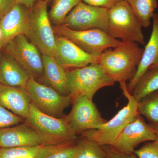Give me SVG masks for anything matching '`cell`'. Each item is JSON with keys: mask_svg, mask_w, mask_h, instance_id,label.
Here are the masks:
<instances>
[{"mask_svg": "<svg viewBox=\"0 0 158 158\" xmlns=\"http://www.w3.org/2000/svg\"><path fill=\"white\" fill-rule=\"evenodd\" d=\"M63 142L40 134L25 122L0 130V148L35 147L57 145Z\"/></svg>", "mask_w": 158, "mask_h": 158, "instance_id": "obj_10", "label": "cell"}, {"mask_svg": "<svg viewBox=\"0 0 158 158\" xmlns=\"http://www.w3.org/2000/svg\"><path fill=\"white\" fill-rule=\"evenodd\" d=\"M121 0H81L88 5L110 9Z\"/></svg>", "mask_w": 158, "mask_h": 158, "instance_id": "obj_30", "label": "cell"}, {"mask_svg": "<svg viewBox=\"0 0 158 158\" xmlns=\"http://www.w3.org/2000/svg\"><path fill=\"white\" fill-rule=\"evenodd\" d=\"M15 158H36L35 156L31 155H26L21 156Z\"/></svg>", "mask_w": 158, "mask_h": 158, "instance_id": "obj_35", "label": "cell"}, {"mask_svg": "<svg viewBox=\"0 0 158 158\" xmlns=\"http://www.w3.org/2000/svg\"><path fill=\"white\" fill-rule=\"evenodd\" d=\"M158 67V62L157 63H156V64H155L152 66L151 67H150L149 69L151 68H155V67Z\"/></svg>", "mask_w": 158, "mask_h": 158, "instance_id": "obj_36", "label": "cell"}, {"mask_svg": "<svg viewBox=\"0 0 158 158\" xmlns=\"http://www.w3.org/2000/svg\"><path fill=\"white\" fill-rule=\"evenodd\" d=\"M1 48H0V51H1ZM0 56H1V54H0Z\"/></svg>", "mask_w": 158, "mask_h": 158, "instance_id": "obj_38", "label": "cell"}, {"mask_svg": "<svg viewBox=\"0 0 158 158\" xmlns=\"http://www.w3.org/2000/svg\"><path fill=\"white\" fill-rule=\"evenodd\" d=\"M26 89L35 107L52 117L62 118L64 110L72 103L69 95H62L50 86L41 84L31 77Z\"/></svg>", "mask_w": 158, "mask_h": 158, "instance_id": "obj_7", "label": "cell"}, {"mask_svg": "<svg viewBox=\"0 0 158 158\" xmlns=\"http://www.w3.org/2000/svg\"><path fill=\"white\" fill-rule=\"evenodd\" d=\"M31 99L23 88L0 84V105L25 120L29 116Z\"/></svg>", "mask_w": 158, "mask_h": 158, "instance_id": "obj_17", "label": "cell"}, {"mask_svg": "<svg viewBox=\"0 0 158 158\" xmlns=\"http://www.w3.org/2000/svg\"><path fill=\"white\" fill-rule=\"evenodd\" d=\"M25 123L40 134L63 142L75 141L77 135L64 117L57 118L41 113L31 102Z\"/></svg>", "mask_w": 158, "mask_h": 158, "instance_id": "obj_9", "label": "cell"}, {"mask_svg": "<svg viewBox=\"0 0 158 158\" xmlns=\"http://www.w3.org/2000/svg\"><path fill=\"white\" fill-rule=\"evenodd\" d=\"M99 57L86 52L65 37L56 36L54 57L64 68H81L98 63Z\"/></svg>", "mask_w": 158, "mask_h": 158, "instance_id": "obj_14", "label": "cell"}, {"mask_svg": "<svg viewBox=\"0 0 158 158\" xmlns=\"http://www.w3.org/2000/svg\"><path fill=\"white\" fill-rule=\"evenodd\" d=\"M81 0H54L48 12L49 18L54 26L62 24L65 18Z\"/></svg>", "mask_w": 158, "mask_h": 158, "instance_id": "obj_23", "label": "cell"}, {"mask_svg": "<svg viewBox=\"0 0 158 158\" xmlns=\"http://www.w3.org/2000/svg\"><path fill=\"white\" fill-rule=\"evenodd\" d=\"M119 84L123 94L127 99V105L98 128L83 132L81 134L82 138L94 141L100 146H113L123 129L139 115L138 102L128 91L126 82Z\"/></svg>", "mask_w": 158, "mask_h": 158, "instance_id": "obj_2", "label": "cell"}, {"mask_svg": "<svg viewBox=\"0 0 158 158\" xmlns=\"http://www.w3.org/2000/svg\"><path fill=\"white\" fill-rule=\"evenodd\" d=\"M70 113L64 118L77 135L85 131L98 129L107 120L102 117L91 99L79 97L74 101Z\"/></svg>", "mask_w": 158, "mask_h": 158, "instance_id": "obj_12", "label": "cell"}, {"mask_svg": "<svg viewBox=\"0 0 158 158\" xmlns=\"http://www.w3.org/2000/svg\"><path fill=\"white\" fill-rule=\"evenodd\" d=\"M134 154L138 158H158V140L146 143Z\"/></svg>", "mask_w": 158, "mask_h": 158, "instance_id": "obj_28", "label": "cell"}, {"mask_svg": "<svg viewBox=\"0 0 158 158\" xmlns=\"http://www.w3.org/2000/svg\"><path fill=\"white\" fill-rule=\"evenodd\" d=\"M43 1H45V2H49L52 1V0H43Z\"/></svg>", "mask_w": 158, "mask_h": 158, "instance_id": "obj_37", "label": "cell"}, {"mask_svg": "<svg viewBox=\"0 0 158 158\" xmlns=\"http://www.w3.org/2000/svg\"><path fill=\"white\" fill-rule=\"evenodd\" d=\"M6 52L38 81L43 78L44 66L40 51L27 37L21 35L15 37L5 46Z\"/></svg>", "mask_w": 158, "mask_h": 158, "instance_id": "obj_8", "label": "cell"}, {"mask_svg": "<svg viewBox=\"0 0 158 158\" xmlns=\"http://www.w3.org/2000/svg\"><path fill=\"white\" fill-rule=\"evenodd\" d=\"M3 35L2 31L0 29V48H2V47Z\"/></svg>", "mask_w": 158, "mask_h": 158, "instance_id": "obj_34", "label": "cell"}, {"mask_svg": "<svg viewBox=\"0 0 158 158\" xmlns=\"http://www.w3.org/2000/svg\"><path fill=\"white\" fill-rule=\"evenodd\" d=\"M109 9L81 1L67 15L61 25L77 31L98 29L107 32Z\"/></svg>", "mask_w": 158, "mask_h": 158, "instance_id": "obj_11", "label": "cell"}, {"mask_svg": "<svg viewBox=\"0 0 158 158\" xmlns=\"http://www.w3.org/2000/svg\"><path fill=\"white\" fill-rule=\"evenodd\" d=\"M42 146L0 148V158H15L26 155L33 156L36 158Z\"/></svg>", "mask_w": 158, "mask_h": 158, "instance_id": "obj_26", "label": "cell"}, {"mask_svg": "<svg viewBox=\"0 0 158 158\" xmlns=\"http://www.w3.org/2000/svg\"><path fill=\"white\" fill-rule=\"evenodd\" d=\"M53 28L55 34L69 40L86 52L97 56L116 47L121 42L100 29L77 31L62 25L54 26Z\"/></svg>", "mask_w": 158, "mask_h": 158, "instance_id": "obj_6", "label": "cell"}, {"mask_svg": "<svg viewBox=\"0 0 158 158\" xmlns=\"http://www.w3.org/2000/svg\"><path fill=\"white\" fill-rule=\"evenodd\" d=\"M144 28H148L158 7L157 0H125Z\"/></svg>", "mask_w": 158, "mask_h": 158, "instance_id": "obj_21", "label": "cell"}, {"mask_svg": "<svg viewBox=\"0 0 158 158\" xmlns=\"http://www.w3.org/2000/svg\"><path fill=\"white\" fill-rule=\"evenodd\" d=\"M152 19V30L150 37L145 46L135 73L127 85L128 91L131 94L139 79L150 67L158 62V14L155 13Z\"/></svg>", "mask_w": 158, "mask_h": 158, "instance_id": "obj_16", "label": "cell"}, {"mask_svg": "<svg viewBox=\"0 0 158 158\" xmlns=\"http://www.w3.org/2000/svg\"><path fill=\"white\" fill-rule=\"evenodd\" d=\"M48 2L37 0L30 9V27L27 37L42 55L54 56L56 36L48 11Z\"/></svg>", "mask_w": 158, "mask_h": 158, "instance_id": "obj_5", "label": "cell"}, {"mask_svg": "<svg viewBox=\"0 0 158 158\" xmlns=\"http://www.w3.org/2000/svg\"><path fill=\"white\" fill-rule=\"evenodd\" d=\"M106 158H138L134 154L124 153L110 145H102Z\"/></svg>", "mask_w": 158, "mask_h": 158, "instance_id": "obj_29", "label": "cell"}, {"mask_svg": "<svg viewBox=\"0 0 158 158\" xmlns=\"http://www.w3.org/2000/svg\"><path fill=\"white\" fill-rule=\"evenodd\" d=\"M37 1V0H15V2L22 4L29 9H31Z\"/></svg>", "mask_w": 158, "mask_h": 158, "instance_id": "obj_32", "label": "cell"}, {"mask_svg": "<svg viewBox=\"0 0 158 158\" xmlns=\"http://www.w3.org/2000/svg\"><path fill=\"white\" fill-rule=\"evenodd\" d=\"M30 75L12 57L0 56V84L26 89Z\"/></svg>", "mask_w": 158, "mask_h": 158, "instance_id": "obj_18", "label": "cell"}, {"mask_svg": "<svg viewBox=\"0 0 158 158\" xmlns=\"http://www.w3.org/2000/svg\"><path fill=\"white\" fill-rule=\"evenodd\" d=\"M158 91V67L149 69L137 82L132 93L137 102Z\"/></svg>", "mask_w": 158, "mask_h": 158, "instance_id": "obj_20", "label": "cell"}, {"mask_svg": "<svg viewBox=\"0 0 158 158\" xmlns=\"http://www.w3.org/2000/svg\"><path fill=\"white\" fill-rule=\"evenodd\" d=\"M107 33L121 41L145 45L142 26L125 0H121L109 9Z\"/></svg>", "mask_w": 158, "mask_h": 158, "instance_id": "obj_4", "label": "cell"}, {"mask_svg": "<svg viewBox=\"0 0 158 158\" xmlns=\"http://www.w3.org/2000/svg\"><path fill=\"white\" fill-rule=\"evenodd\" d=\"M77 145L75 158H106L101 146L94 141L83 138Z\"/></svg>", "mask_w": 158, "mask_h": 158, "instance_id": "obj_25", "label": "cell"}, {"mask_svg": "<svg viewBox=\"0 0 158 158\" xmlns=\"http://www.w3.org/2000/svg\"><path fill=\"white\" fill-rule=\"evenodd\" d=\"M77 145L73 142L43 146L36 158H75Z\"/></svg>", "mask_w": 158, "mask_h": 158, "instance_id": "obj_22", "label": "cell"}, {"mask_svg": "<svg viewBox=\"0 0 158 158\" xmlns=\"http://www.w3.org/2000/svg\"><path fill=\"white\" fill-rule=\"evenodd\" d=\"M24 118L18 116L0 105V130L25 122Z\"/></svg>", "mask_w": 158, "mask_h": 158, "instance_id": "obj_27", "label": "cell"}, {"mask_svg": "<svg viewBox=\"0 0 158 158\" xmlns=\"http://www.w3.org/2000/svg\"><path fill=\"white\" fill-rule=\"evenodd\" d=\"M138 110L150 124L158 126V91L138 102Z\"/></svg>", "mask_w": 158, "mask_h": 158, "instance_id": "obj_24", "label": "cell"}, {"mask_svg": "<svg viewBox=\"0 0 158 158\" xmlns=\"http://www.w3.org/2000/svg\"><path fill=\"white\" fill-rule=\"evenodd\" d=\"M44 81L59 93L69 95L67 71L59 64L54 56L42 55Z\"/></svg>", "mask_w": 158, "mask_h": 158, "instance_id": "obj_19", "label": "cell"}, {"mask_svg": "<svg viewBox=\"0 0 158 158\" xmlns=\"http://www.w3.org/2000/svg\"><path fill=\"white\" fill-rule=\"evenodd\" d=\"M149 125L152 127L153 129L155 131L156 135L157 138V140H158V126L154 125L151 124H150Z\"/></svg>", "mask_w": 158, "mask_h": 158, "instance_id": "obj_33", "label": "cell"}, {"mask_svg": "<svg viewBox=\"0 0 158 158\" xmlns=\"http://www.w3.org/2000/svg\"><path fill=\"white\" fill-rule=\"evenodd\" d=\"M143 51L137 43L121 41L113 49L103 52L98 63L114 82H126L135 73Z\"/></svg>", "mask_w": 158, "mask_h": 158, "instance_id": "obj_1", "label": "cell"}, {"mask_svg": "<svg viewBox=\"0 0 158 158\" xmlns=\"http://www.w3.org/2000/svg\"><path fill=\"white\" fill-rule=\"evenodd\" d=\"M15 4V0H0V18L8 12Z\"/></svg>", "mask_w": 158, "mask_h": 158, "instance_id": "obj_31", "label": "cell"}, {"mask_svg": "<svg viewBox=\"0 0 158 158\" xmlns=\"http://www.w3.org/2000/svg\"><path fill=\"white\" fill-rule=\"evenodd\" d=\"M157 139L154 130L139 114L123 129L112 146L122 152L131 154H134L139 144Z\"/></svg>", "mask_w": 158, "mask_h": 158, "instance_id": "obj_13", "label": "cell"}, {"mask_svg": "<svg viewBox=\"0 0 158 158\" xmlns=\"http://www.w3.org/2000/svg\"><path fill=\"white\" fill-rule=\"evenodd\" d=\"M67 77L69 96L72 103L81 96L92 99L100 89L113 86L115 83L98 63L68 71Z\"/></svg>", "mask_w": 158, "mask_h": 158, "instance_id": "obj_3", "label": "cell"}, {"mask_svg": "<svg viewBox=\"0 0 158 158\" xmlns=\"http://www.w3.org/2000/svg\"><path fill=\"white\" fill-rule=\"evenodd\" d=\"M30 9L15 3L8 12L0 18V29L3 35L2 47L21 35L27 37L30 27Z\"/></svg>", "mask_w": 158, "mask_h": 158, "instance_id": "obj_15", "label": "cell"}]
</instances>
